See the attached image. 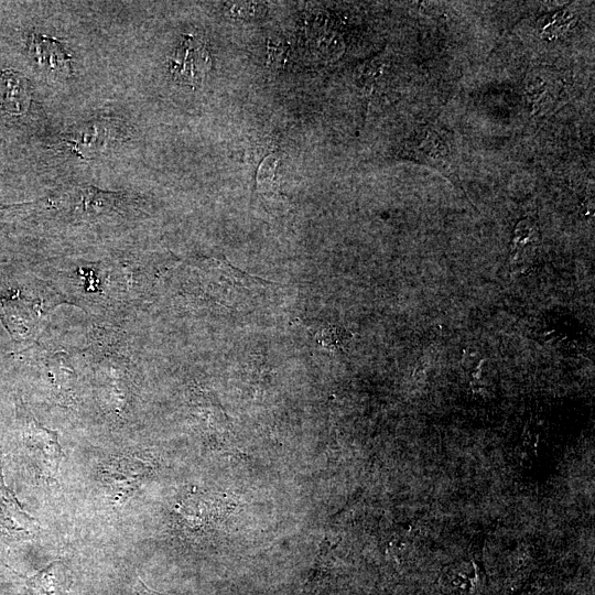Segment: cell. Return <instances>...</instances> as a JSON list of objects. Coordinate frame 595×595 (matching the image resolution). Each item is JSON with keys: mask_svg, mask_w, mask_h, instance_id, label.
I'll return each instance as SVG.
<instances>
[{"mask_svg": "<svg viewBox=\"0 0 595 595\" xmlns=\"http://www.w3.org/2000/svg\"><path fill=\"white\" fill-rule=\"evenodd\" d=\"M17 456L37 477L53 478L63 458L57 433L43 426L22 402L17 409Z\"/></svg>", "mask_w": 595, "mask_h": 595, "instance_id": "cell-1", "label": "cell"}, {"mask_svg": "<svg viewBox=\"0 0 595 595\" xmlns=\"http://www.w3.org/2000/svg\"><path fill=\"white\" fill-rule=\"evenodd\" d=\"M150 472L151 465L139 455H120L104 464L100 476L110 500L120 505L133 496Z\"/></svg>", "mask_w": 595, "mask_h": 595, "instance_id": "cell-2", "label": "cell"}, {"mask_svg": "<svg viewBox=\"0 0 595 595\" xmlns=\"http://www.w3.org/2000/svg\"><path fill=\"white\" fill-rule=\"evenodd\" d=\"M170 73L174 80L191 87L202 84L210 69V56L204 40L185 34L173 52Z\"/></svg>", "mask_w": 595, "mask_h": 595, "instance_id": "cell-3", "label": "cell"}, {"mask_svg": "<svg viewBox=\"0 0 595 595\" xmlns=\"http://www.w3.org/2000/svg\"><path fill=\"white\" fill-rule=\"evenodd\" d=\"M39 521L22 507L14 493L4 484L0 464V542L12 545L34 539Z\"/></svg>", "mask_w": 595, "mask_h": 595, "instance_id": "cell-4", "label": "cell"}, {"mask_svg": "<svg viewBox=\"0 0 595 595\" xmlns=\"http://www.w3.org/2000/svg\"><path fill=\"white\" fill-rule=\"evenodd\" d=\"M118 128L110 120H90L74 127L64 137V143L75 155L95 159L117 141Z\"/></svg>", "mask_w": 595, "mask_h": 595, "instance_id": "cell-5", "label": "cell"}, {"mask_svg": "<svg viewBox=\"0 0 595 595\" xmlns=\"http://www.w3.org/2000/svg\"><path fill=\"white\" fill-rule=\"evenodd\" d=\"M29 54L36 67L54 79H66L71 75L69 57L54 39L43 34H32Z\"/></svg>", "mask_w": 595, "mask_h": 595, "instance_id": "cell-6", "label": "cell"}, {"mask_svg": "<svg viewBox=\"0 0 595 595\" xmlns=\"http://www.w3.org/2000/svg\"><path fill=\"white\" fill-rule=\"evenodd\" d=\"M26 301L18 291L0 293V317L13 336H24L30 333L39 312L35 305Z\"/></svg>", "mask_w": 595, "mask_h": 595, "instance_id": "cell-7", "label": "cell"}, {"mask_svg": "<svg viewBox=\"0 0 595 595\" xmlns=\"http://www.w3.org/2000/svg\"><path fill=\"white\" fill-rule=\"evenodd\" d=\"M67 576L65 566L56 561L25 580L24 595H66Z\"/></svg>", "mask_w": 595, "mask_h": 595, "instance_id": "cell-8", "label": "cell"}, {"mask_svg": "<svg viewBox=\"0 0 595 595\" xmlns=\"http://www.w3.org/2000/svg\"><path fill=\"white\" fill-rule=\"evenodd\" d=\"M0 102L8 111L21 113L30 105L29 85L25 78L14 72L0 74Z\"/></svg>", "mask_w": 595, "mask_h": 595, "instance_id": "cell-9", "label": "cell"}, {"mask_svg": "<svg viewBox=\"0 0 595 595\" xmlns=\"http://www.w3.org/2000/svg\"><path fill=\"white\" fill-rule=\"evenodd\" d=\"M412 153L414 159L423 162L428 160L432 165L439 169L440 165L448 163V147L435 131L428 132L421 142L415 145Z\"/></svg>", "mask_w": 595, "mask_h": 595, "instance_id": "cell-10", "label": "cell"}, {"mask_svg": "<svg viewBox=\"0 0 595 595\" xmlns=\"http://www.w3.org/2000/svg\"><path fill=\"white\" fill-rule=\"evenodd\" d=\"M573 12L567 9L542 15L537 21V28L541 37L552 41L565 34L573 25Z\"/></svg>", "mask_w": 595, "mask_h": 595, "instance_id": "cell-11", "label": "cell"}, {"mask_svg": "<svg viewBox=\"0 0 595 595\" xmlns=\"http://www.w3.org/2000/svg\"><path fill=\"white\" fill-rule=\"evenodd\" d=\"M385 67V60L381 56H377L372 60L365 62L356 69V80L360 90L365 95H369L375 87V84L382 73Z\"/></svg>", "mask_w": 595, "mask_h": 595, "instance_id": "cell-12", "label": "cell"}, {"mask_svg": "<svg viewBox=\"0 0 595 595\" xmlns=\"http://www.w3.org/2000/svg\"><path fill=\"white\" fill-rule=\"evenodd\" d=\"M351 335L340 326L327 325L316 335V339L326 348L343 350Z\"/></svg>", "mask_w": 595, "mask_h": 595, "instance_id": "cell-13", "label": "cell"}, {"mask_svg": "<svg viewBox=\"0 0 595 595\" xmlns=\"http://www.w3.org/2000/svg\"><path fill=\"white\" fill-rule=\"evenodd\" d=\"M533 234L534 226L530 220L523 219L519 221L515 229L513 248H520L532 238Z\"/></svg>", "mask_w": 595, "mask_h": 595, "instance_id": "cell-14", "label": "cell"}, {"mask_svg": "<svg viewBox=\"0 0 595 595\" xmlns=\"http://www.w3.org/2000/svg\"><path fill=\"white\" fill-rule=\"evenodd\" d=\"M264 7L261 3H235L230 7V13L239 18H256L262 13Z\"/></svg>", "mask_w": 595, "mask_h": 595, "instance_id": "cell-15", "label": "cell"}]
</instances>
